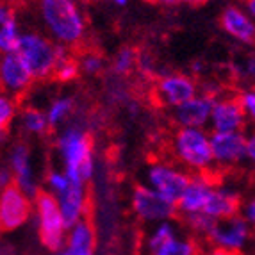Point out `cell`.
Listing matches in <instances>:
<instances>
[{"mask_svg":"<svg viewBox=\"0 0 255 255\" xmlns=\"http://www.w3.org/2000/svg\"><path fill=\"white\" fill-rule=\"evenodd\" d=\"M38 14L48 36L61 47H75L84 39L88 23L79 0H38Z\"/></svg>","mask_w":255,"mask_h":255,"instance_id":"cell-1","label":"cell"},{"mask_svg":"<svg viewBox=\"0 0 255 255\" xmlns=\"http://www.w3.org/2000/svg\"><path fill=\"white\" fill-rule=\"evenodd\" d=\"M247 125L248 120L239 102V97L236 95L216 97L213 104V113H211V122H209L211 132H243Z\"/></svg>","mask_w":255,"mask_h":255,"instance_id":"cell-12","label":"cell"},{"mask_svg":"<svg viewBox=\"0 0 255 255\" xmlns=\"http://www.w3.org/2000/svg\"><path fill=\"white\" fill-rule=\"evenodd\" d=\"M59 202L61 213L68 227L75 225L79 221L84 220L88 213V193H86V184L72 182V186L63 193V195L55 196Z\"/></svg>","mask_w":255,"mask_h":255,"instance_id":"cell-19","label":"cell"},{"mask_svg":"<svg viewBox=\"0 0 255 255\" xmlns=\"http://www.w3.org/2000/svg\"><path fill=\"white\" fill-rule=\"evenodd\" d=\"M238 97H239V102H241L243 109H245L248 124L255 128V86L245 88Z\"/></svg>","mask_w":255,"mask_h":255,"instance_id":"cell-31","label":"cell"},{"mask_svg":"<svg viewBox=\"0 0 255 255\" xmlns=\"http://www.w3.org/2000/svg\"><path fill=\"white\" fill-rule=\"evenodd\" d=\"M95 229L90 221H79L75 225L68 229V236H66V252L70 255H79L86 254V252H95Z\"/></svg>","mask_w":255,"mask_h":255,"instance_id":"cell-20","label":"cell"},{"mask_svg":"<svg viewBox=\"0 0 255 255\" xmlns=\"http://www.w3.org/2000/svg\"><path fill=\"white\" fill-rule=\"evenodd\" d=\"M153 2H157L159 5H164V7H175V5H182L191 0H153Z\"/></svg>","mask_w":255,"mask_h":255,"instance_id":"cell-39","label":"cell"},{"mask_svg":"<svg viewBox=\"0 0 255 255\" xmlns=\"http://www.w3.org/2000/svg\"><path fill=\"white\" fill-rule=\"evenodd\" d=\"M171 153L180 166L195 173H209L214 168L211 132L207 128L177 127L171 136Z\"/></svg>","mask_w":255,"mask_h":255,"instance_id":"cell-3","label":"cell"},{"mask_svg":"<svg viewBox=\"0 0 255 255\" xmlns=\"http://www.w3.org/2000/svg\"><path fill=\"white\" fill-rule=\"evenodd\" d=\"M243 7L247 9V13L255 20V0H245V2H243Z\"/></svg>","mask_w":255,"mask_h":255,"instance_id":"cell-40","label":"cell"},{"mask_svg":"<svg viewBox=\"0 0 255 255\" xmlns=\"http://www.w3.org/2000/svg\"><path fill=\"white\" fill-rule=\"evenodd\" d=\"M32 200H34L32 216L36 220V229H38L41 245L50 252L64 248L70 227L61 213L57 198L48 191H39Z\"/></svg>","mask_w":255,"mask_h":255,"instance_id":"cell-5","label":"cell"},{"mask_svg":"<svg viewBox=\"0 0 255 255\" xmlns=\"http://www.w3.org/2000/svg\"><path fill=\"white\" fill-rule=\"evenodd\" d=\"M193 4H213V2H218V0H191Z\"/></svg>","mask_w":255,"mask_h":255,"instance_id":"cell-41","label":"cell"},{"mask_svg":"<svg viewBox=\"0 0 255 255\" xmlns=\"http://www.w3.org/2000/svg\"><path fill=\"white\" fill-rule=\"evenodd\" d=\"M204 255H243L241 252H230V250H223V248L218 247H211Z\"/></svg>","mask_w":255,"mask_h":255,"instance_id":"cell-38","label":"cell"},{"mask_svg":"<svg viewBox=\"0 0 255 255\" xmlns=\"http://www.w3.org/2000/svg\"><path fill=\"white\" fill-rule=\"evenodd\" d=\"M7 166L14 175V184L21 191H25L34 198L39 193V180L36 175L34 161H32V152L25 143H16L11 146Z\"/></svg>","mask_w":255,"mask_h":255,"instance_id":"cell-13","label":"cell"},{"mask_svg":"<svg viewBox=\"0 0 255 255\" xmlns=\"http://www.w3.org/2000/svg\"><path fill=\"white\" fill-rule=\"evenodd\" d=\"M239 214H241V216L245 218V220H247L252 227L255 225V196H250L248 200L243 202Z\"/></svg>","mask_w":255,"mask_h":255,"instance_id":"cell-34","label":"cell"},{"mask_svg":"<svg viewBox=\"0 0 255 255\" xmlns=\"http://www.w3.org/2000/svg\"><path fill=\"white\" fill-rule=\"evenodd\" d=\"M16 54L20 55L34 79H48L54 75L59 59L66 54V47H61L50 36L36 30L21 34Z\"/></svg>","mask_w":255,"mask_h":255,"instance_id":"cell-4","label":"cell"},{"mask_svg":"<svg viewBox=\"0 0 255 255\" xmlns=\"http://www.w3.org/2000/svg\"><path fill=\"white\" fill-rule=\"evenodd\" d=\"M214 184L216 182L207 173H196L195 177H191L187 187L184 189L182 196L177 202V211L182 216L204 213V207L207 204Z\"/></svg>","mask_w":255,"mask_h":255,"instance_id":"cell-17","label":"cell"},{"mask_svg":"<svg viewBox=\"0 0 255 255\" xmlns=\"http://www.w3.org/2000/svg\"><path fill=\"white\" fill-rule=\"evenodd\" d=\"M247 164L255 170V128L247 134Z\"/></svg>","mask_w":255,"mask_h":255,"instance_id":"cell-35","label":"cell"},{"mask_svg":"<svg viewBox=\"0 0 255 255\" xmlns=\"http://www.w3.org/2000/svg\"><path fill=\"white\" fill-rule=\"evenodd\" d=\"M216 97L207 95L204 91L187 100L186 104L173 109V122L177 127H195V128H207L213 113V104Z\"/></svg>","mask_w":255,"mask_h":255,"instance_id":"cell-16","label":"cell"},{"mask_svg":"<svg viewBox=\"0 0 255 255\" xmlns=\"http://www.w3.org/2000/svg\"><path fill=\"white\" fill-rule=\"evenodd\" d=\"M88 2H97V0H88Z\"/></svg>","mask_w":255,"mask_h":255,"instance_id":"cell-47","label":"cell"},{"mask_svg":"<svg viewBox=\"0 0 255 255\" xmlns=\"http://www.w3.org/2000/svg\"><path fill=\"white\" fill-rule=\"evenodd\" d=\"M79 255H95V252H86V254H79Z\"/></svg>","mask_w":255,"mask_h":255,"instance_id":"cell-45","label":"cell"},{"mask_svg":"<svg viewBox=\"0 0 255 255\" xmlns=\"http://www.w3.org/2000/svg\"><path fill=\"white\" fill-rule=\"evenodd\" d=\"M34 213V200L16 184L0 189V225L5 232H14L27 225Z\"/></svg>","mask_w":255,"mask_h":255,"instance_id":"cell-8","label":"cell"},{"mask_svg":"<svg viewBox=\"0 0 255 255\" xmlns=\"http://www.w3.org/2000/svg\"><path fill=\"white\" fill-rule=\"evenodd\" d=\"M0 255H5V252H4V247L0 245Z\"/></svg>","mask_w":255,"mask_h":255,"instance_id":"cell-44","label":"cell"},{"mask_svg":"<svg viewBox=\"0 0 255 255\" xmlns=\"http://www.w3.org/2000/svg\"><path fill=\"white\" fill-rule=\"evenodd\" d=\"M200 93V86L191 75L182 72L164 73L155 84V97L164 107L177 109Z\"/></svg>","mask_w":255,"mask_h":255,"instance_id":"cell-11","label":"cell"},{"mask_svg":"<svg viewBox=\"0 0 255 255\" xmlns=\"http://www.w3.org/2000/svg\"><path fill=\"white\" fill-rule=\"evenodd\" d=\"M20 23H18L16 18L9 20L7 23L0 25V55L2 54H14L18 50V45H20L21 39Z\"/></svg>","mask_w":255,"mask_h":255,"instance_id":"cell-25","label":"cell"},{"mask_svg":"<svg viewBox=\"0 0 255 255\" xmlns=\"http://www.w3.org/2000/svg\"><path fill=\"white\" fill-rule=\"evenodd\" d=\"M214 168L232 170L247 162V132H211Z\"/></svg>","mask_w":255,"mask_h":255,"instance_id":"cell-10","label":"cell"},{"mask_svg":"<svg viewBox=\"0 0 255 255\" xmlns=\"http://www.w3.org/2000/svg\"><path fill=\"white\" fill-rule=\"evenodd\" d=\"M221 30L241 45L255 43V20L243 5H227L220 14Z\"/></svg>","mask_w":255,"mask_h":255,"instance_id":"cell-15","label":"cell"},{"mask_svg":"<svg viewBox=\"0 0 255 255\" xmlns=\"http://www.w3.org/2000/svg\"><path fill=\"white\" fill-rule=\"evenodd\" d=\"M252 236H254V227L241 214H236V216H230L227 220L216 221L207 241L213 247L243 254L250 247Z\"/></svg>","mask_w":255,"mask_h":255,"instance_id":"cell-9","label":"cell"},{"mask_svg":"<svg viewBox=\"0 0 255 255\" xmlns=\"http://www.w3.org/2000/svg\"><path fill=\"white\" fill-rule=\"evenodd\" d=\"M130 209L137 220L155 225L161 221L173 220L177 205L168 202L159 193H155L150 186L141 184V186L134 187L130 195Z\"/></svg>","mask_w":255,"mask_h":255,"instance_id":"cell-7","label":"cell"},{"mask_svg":"<svg viewBox=\"0 0 255 255\" xmlns=\"http://www.w3.org/2000/svg\"><path fill=\"white\" fill-rule=\"evenodd\" d=\"M52 255H70V254H68V252H66V248H61V250L52 252Z\"/></svg>","mask_w":255,"mask_h":255,"instance_id":"cell-42","label":"cell"},{"mask_svg":"<svg viewBox=\"0 0 255 255\" xmlns=\"http://www.w3.org/2000/svg\"><path fill=\"white\" fill-rule=\"evenodd\" d=\"M2 137H4V136H0V139H2Z\"/></svg>","mask_w":255,"mask_h":255,"instance_id":"cell-49","label":"cell"},{"mask_svg":"<svg viewBox=\"0 0 255 255\" xmlns=\"http://www.w3.org/2000/svg\"><path fill=\"white\" fill-rule=\"evenodd\" d=\"M177 234H180L179 225H177L173 220L155 223V225H152L148 236H146V248H148V252L152 254V252H155L159 247H162L164 243L173 239Z\"/></svg>","mask_w":255,"mask_h":255,"instance_id":"cell-23","label":"cell"},{"mask_svg":"<svg viewBox=\"0 0 255 255\" xmlns=\"http://www.w3.org/2000/svg\"><path fill=\"white\" fill-rule=\"evenodd\" d=\"M73 109H75V102L72 97H55L45 111L50 127H59L66 124L73 115Z\"/></svg>","mask_w":255,"mask_h":255,"instance_id":"cell-24","label":"cell"},{"mask_svg":"<svg viewBox=\"0 0 255 255\" xmlns=\"http://www.w3.org/2000/svg\"><path fill=\"white\" fill-rule=\"evenodd\" d=\"M241 195L238 189L227 184H214L209 200L204 207V214L220 221L230 216H236L241 211Z\"/></svg>","mask_w":255,"mask_h":255,"instance_id":"cell-18","label":"cell"},{"mask_svg":"<svg viewBox=\"0 0 255 255\" xmlns=\"http://www.w3.org/2000/svg\"><path fill=\"white\" fill-rule=\"evenodd\" d=\"M13 18H16L13 5L9 4L7 0H0V25L7 23V21L13 20Z\"/></svg>","mask_w":255,"mask_h":255,"instance_id":"cell-36","label":"cell"},{"mask_svg":"<svg viewBox=\"0 0 255 255\" xmlns=\"http://www.w3.org/2000/svg\"><path fill=\"white\" fill-rule=\"evenodd\" d=\"M2 232H4V230H2V225H0V234H2Z\"/></svg>","mask_w":255,"mask_h":255,"instance_id":"cell-46","label":"cell"},{"mask_svg":"<svg viewBox=\"0 0 255 255\" xmlns=\"http://www.w3.org/2000/svg\"><path fill=\"white\" fill-rule=\"evenodd\" d=\"M150 255H202L200 245L195 238L186 234H177L173 239L164 243Z\"/></svg>","mask_w":255,"mask_h":255,"instance_id":"cell-22","label":"cell"},{"mask_svg":"<svg viewBox=\"0 0 255 255\" xmlns=\"http://www.w3.org/2000/svg\"><path fill=\"white\" fill-rule=\"evenodd\" d=\"M184 223H186L187 230H189L193 236L207 239L209 236H211V232H213L214 225H216V220L209 218L207 214H204V213H198V214L184 216Z\"/></svg>","mask_w":255,"mask_h":255,"instance_id":"cell-26","label":"cell"},{"mask_svg":"<svg viewBox=\"0 0 255 255\" xmlns=\"http://www.w3.org/2000/svg\"><path fill=\"white\" fill-rule=\"evenodd\" d=\"M145 179L146 186L164 196L168 202L177 205L184 189L191 180V175L180 164H173L170 161H155L146 168Z\"/></svg>","mask_w":255,"mask_h":255,"instance_id":"cell-6","label":"cell"},{"mask_svg":"<svg viewBox=\"0 0 255 255\" xmlns=\"http://www.w3.org/2000/svg\"><path fill=\"white\" fill-rule=\"evenodd\" d=\"M115 5H127L128 4V0H111Z\"/></svg>","mask_w":255,"mask_h":255,"instance_id":"cell-43","label":"cell"},{"mask_svg":"<svg viewBox=\"0 0 255 255\" xmlns=\"http://www.w3.org/2000/svg\"><path fill=\"white\" fill-rule=\"evenodd\" d=\"M79 72H81V68H79V63H77L75 59H72V57L68 55V52H66V54H64L63 57L59 59L57 66H55L54 77L61 82H70V81H73L77 75H79Z\"/></svg>","mask_w":255,"mask_h":255,"instance_id":"cell-30","label":"cell"},{"mask_svg":"<svg viewBox=\"0 0 255 255\" xmlns=\"http://www.w3.org/2000/svg\"><path fill=\"white\" fill-rule=\"evenodd\" d=\"M236 73L241 77L243 81L250 82L252 86H255V54L245 55L236 66Z\"/></svg>","mask_w":255,"mask_h":255,"instance_id":"cell-33","label":"cell"},{"mask_svg":"<svg viewBox=\"0 0 255 255\" xmlns=\"http://www.w3.org/2000/svg\"><path fill=\"white\" fill-rule=\"evenodd\" d=\"M18 122H20V128L25 132L27 136L41 137L50 128L47 113L41 109H36V107H27V109L21 111L20 116H18Z\"/></svg>","mask_w":255,"mask_h":255,"instance_id":"cell-21","label":"cell"},{"mask_svg":"<svg viewBox=\"0 0 255 255\" xmlns=\"http://www.w3.org/2000/svg\"><path fill=\"white\" fill-rule=\"evenodd\" d=\"M79 68H81V72L86 73V75H91V77L98 75V73L104 70V59L98 54L90 52V54H84L81 57V61H79Z\"/></svg>","mask_w":255,"mask_h":255,"instance_id":"cell-32","label":"cell"},{"mask_svg":"<svg viewBox=\"0 0 255 255\" xmlns=\"http://www.w3.org/2000/svg\"><path fill=\"white\" fill-rule=\"evenodd\" d=\"M63 170L77 184H86L95 175V152L90 134L79 125L66 127L57 137Z\"/></svg>","mask_w":255,"mask_h":255,"instance_id":"cell-2","label":"cell"},{"mask_svg":"<svg viewBox=\"0 0 255 255\" xmlns=\"http://www.w3.org/2000/svg\"><path fill=\"white\" fill-rule=\"evenodd\" d=\"M18 116V106L13 95L0 90V136H4L9 125Z\"/></svg>","mask_w":255,"mask_h":255,"instance_id":"cell-27","label":"cell"},{"mask_svg":"<svg viewBox=\"0 0 255 255\" xmlns=\"http://www.w3.org/2000/svg\"><path fill=\"white\" fill-rule=\"evenodd\" d=\"M254 232H255V225H254Z\"/></svg>","mask_w":255,"mask_h":255,"instance_id":"cell-48","label":"cell"},{"mask_svg":"<svg viewBox=\"0 0 255 255\" xmlns=\"http://www.w3.org/2000/svg\"><path fill=\"white\" fill-rule=\"evenodd\" d=\"M32 81L36 79L16 52L0 55V90L16 97L25 93L32 86Z\"/></svg>","mask_w":255,"mask_h":255,"instance_id":"cell-14","label":"cell"},{"mask_svg":"<svg viewBox=\"0 0 255 255\" xmlns=\"http://www.w3.org/2000/svg\"><path fill=\"white\" fill-rule=\"evenodd\" d=\"M73 180L70 179L64 170H50L45 177V186H47V191L52 193L54 196L63 195L70 186H72Z\"/></svg>","mask_w":255,"mask_h":255,"instance_id":"cell-29","label":"cell"},{"mask_svg":"<svg viewBox=\"0 0 255 255\" xmlns=\"http://www.w3.org/2000/svg\"><path fill=\"white\" fill-rule=\"evenodd\" d=\"M14 184V175L11 171L9 166H2L0 168V189H5V187L13 186Z\"/></svg>","mask_w":255,"mask_h":255,"instance_id":"cell-37","label":"cell"},{"mask_svg":"<svg viewBox=\"0 0 255 255\" xmlns=\"http://www.w3.org/2000/svg\"><path fill=\"white\" fill-rule=\"evenodd\" d=\"M137 55L132 48H120L113 57V72L116 75H128L132 70L136 68Z\"/></svg>","mask_w":255,"mask_h":255,"instance_id":"cell-28","label":"cell"}]
</instances>
